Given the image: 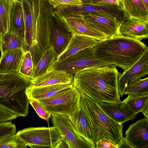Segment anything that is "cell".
<instances>
[{
	"label": "cell",
	"mask_w": 148,
	"mask_h": 148,
	"mask_svg": "<svg viewBox=\"0 0 148 148\" xmlns=\"http://www.w3.org/2000/svg\"><path fill=\"white\" fill-rule=\"evenodd\" d=\"M23 9L25 24L24 45L27 51L40 58L50 46L51 24L54 8L47 0H19Z\"/></svg>",
	"instance_id": "6da1fadb"
},
{
	"label": "cell",
	"mask_w": 148,
	"mask_h": 148,
	"mask_svg": "<svg viewBox=\"0 0 148 148\" xmlns=\"http://www.w3.org/2000/svg\"><path fill=\"white\" fill-rule=\"evenodd\" d=\"M114 66L86 69L73 75V86L98 103L121 101L118 80L120 73Z\"/></svg>",
	"instance_id": "7a4b0ae2"
},
{
	"label": "cell",
	"mask_w": 148,
	"mask_h": 148,
	"mask_svg": "<svg viewBox=\"0 0 148 148\" xmlns=\"http://www.w3.org/2000/svg\"><path fill=\"white\" fill-rule=\"evenodd\" d=\"M93 49L97 58L110 65L121 68L124 72L132 66L148 48L141 41L116 36L98 41Z\"/></svg>",
	"instance_id": "3957f363"
},
{
	"label": "cell",
	"mask_w": 148,
	"mask_h": 148,
	"mask_svg": "<svg viewBox=\"0 0 148 148\" xmlns=\"http://www.w3.org/2000/svg\"><path fill=\"white\" fill-rule=\"evenodd\" d=\"M79 92L80 107L91 131L95 144L99 140L106 139L116 145L123 136V124L106 114L98 103L85 94Z\"/></svg>",
	"instance_id": "277c9868"
},
{
	"label": "cell",
	"mask_w": 148,
	"mask_h": 148,
	"mask_svg": "<svg viewBox=\"0 0 148 148\" xmlns=\"http://www.w3.org/2000/svg\"><path fill=\"white\" fill-rule=\"evenodd\" d=\"M31 79L18 72L0 73V106L19 116L29 113V99L27 88Z\"/></svg>",
	"instance_id": "5b68a950"
},
{
	"label": "cell",
	"mask_w": 148,
	"mask_h": 148,
	"mask_svg": "<svg viewBox=\"0 0 148 148\" xmlns=\"http://www.w3.org/2000/svg\"><path fill=\"white\" fill-rule=\"evenodd\" d=\"M109 66L113 65L98 59L95 55L93 48L88 47L60 62L55 61L50 70L63 72L74 75L77 73L86 69Z\"/></svg>",
	"instance_id": "8992f818"
},
{
	"label": "cell",
	"mask_w": 148,
	"mask_h": 148,
	"mask_svg": "<svg viewBox=\"0 0 148 148\" xmlns=\"http://www.w3.org/2000/svg\"><path fill=\"white\" fill-rule=\"evenodd\" d=\"M80 93L74 86L55 95L37 100L51 114L69 116L80 108Z\"/></svg>",
	"instance_id": "52a82bcc"
},
{
	"label": "cell",
	"mask_w": 148,
	"mask_h": 148,
	"mask_svg": "<svg viewBox=\"0 0 148 148\" xmlns=\"http://www.w3.org/2000/svg\"><path fill=\"white\" fill-rule=\"evenodd\" d=\"M16 134L32 148H57L61 139L58 129L54 126L25 128Z\"/></svg>",
	"instance_id": "ba28073f"
},
{
	"label": "cell",
	"mask_w": 148,
	"mask_h": 148,
	"mask_svg": "<svg viewBox=\"0 0 148 148\" xmlns=\"http://www.w3.org/2000/svg\"><path fill=\"white\" fill-rule=\"evenodd\" d=\"M53 126L58 130L60 136L66 142L69 148H95L96 145L80 135L77 132L70 116L51 114Z\"/></svg>",
	"instance_id": "9c48e42d"
},
{
	"label": "cell",
	"mask_w": 148,
	"mask_h": 148,
	"mask_svg": "<svg viewBox=\"0 0 148 148\" xmlns=\"http://www.w3.org/2000/svg\"><path fill=\"white\" fill-rule=\"evenodd\" d=\"M77 17L81 18L92 27L108 38L120 36L119 29L122 21L111 14L95 12L78 15Z\"/></svg>",
	"instance_id": "30bf717a"
},
{
	"label": "cell",
	"mask_w": 148,
	"mask_h": 148,
	"mask_svg": "<svg viewBox=\"0 0 148 148\" xmlns=\"http://www.w3.org/2000/svg\"><path fill=\"white\" fill-rule=\"evenodd\" d=\"M59 13L63 17H76L78 15L95 12H103L116 17L122 21L127 17L124 11L119 6L90 4L83 3L81 5L60 7Z\"/></svg>",
	"instance_id": "8fae6325"
},
{
	"label": "cell",
	"mask_w": 148,
	"mask_h": 148,
	"mask_svg": "<svg viewBox=\"0 0 148 148\" xmlns=\"http://www.w3.org/2000/svg\"><path fill=\"white\" fill-rule=\"evenodd\" d=\"M148 74V49L129 69L122 73H120L118 80L120 97L124 95L127 86L135 81L141 79Z\"/></svg>",
	"instance_id": "7c38bea8"
},
{
	"label": "cell",
	"mask_w": 148,
	"mask_h": 148,
	"mask_svg": "<svg viewBox=\"0 0 148 148\" xmlns=\"http://www.w3.org/2000/svg\"><path fill=\"white\" fill-rule=\"evenodd\" d=\"M73 36L54 11L51 24L50 46L53 48L57 57L64 50Z\"/></svg>",
	"instance_id": "4fadbf2b"
},
{
	"label": "cell",
	"mask_w": 148,
	"mask_h": 148,
	"mask_svg": "<svg viewBox=\"0 0 148 148\" xmlns=\"http://www.w3.org/2000/svg\"><path fill=\"white\" fill-rule=\"evenodd\" d=\"M120 36L141 41L148 38V16L142 18L128 17L120 25Z\"/></svg>",
	"instance_id": "5bb4252c"
},
{
	"label": "cell",
	"mask_w": 148,
	"mask_h": 148,
	"mask_svg": "<svg viewBox=\"0 0 148 148\" xmlns=\"http://www.w3.org/2000/svg\"><path fill=\"white\" fill-rule=\"evenodd\" d=\"M125 138L133 148L148 147V119H141L129 125Z\"/></svg>",
	"instance_id": "9a60e30c"
},
{
	"label": "cell",
	"mask_w": 148,
	"mask_h": 148,
	"mask_svg": "<svg viewBox=\"0 0 148 148\" xmlns=\"http://www.w3.org/2000/svg\"><path fill=\"white\" fill-rule=\"evenodd\" d=\"M59 17L63 22L73 35L87 36L98 41L108 38L104 34L92 27L80 17Z\"/></svg>",
	"instance_id": "2e32d148"
},
{
	"label": "cell",
	"mask_w": 148,
	"mask_h": 148,
	"mask_svg": "<svg viewBox=\"0 0 148 148\" xmlns=\"http://www.w3.org/2000/svg\"><path fill=\"white\" fill-rule=\"evenodd\" d=\"M98 41L92 37L83 35H73L67 46L57 58L55 61L60 62L79 51L88 47L93 48Z\"/></svg>",
	"instance_id": "e0dca14e"
},
{
	"label": "cell",
	"mask_w": 148,
	"mask_h": 148,
	"mask_svg": "<svg viewBox=\"0 0 148 148\" xmlns=\"http://www.w3.org/2000/svg\"><path fill=\"white\" fill-rule=\"evenodd\" d=\"M98 105L112 119L122 124L134 119L138 114L123 108L121 101L116 102H102L99 103Z\"/></svg>",
	"instance_id": "ac0fdd59"
},
{
	"label": "cell",
	"mask_w": 148,
	"mask_h": 148,
	"mask_svg": "<svg viewBox=\"0 0 148 148\" xmlns=\"http://www.w3.org/2000/svg\"><path fill=\"white\" fill-rule=\"evenodd\" d=\"M73 86V82L69 83L38 87L33 86L32 84L27 88L26 93L29 99L38 100L55 95Z\"/></svg>",
	"instance_id": "d6986e66"
},
{
	"label": "cell",
	"mask_w": 148,
	"mask_h": 148,
	"mask_svg": "<svg viewBox=\"0 0 148 148\" xmlns=\"http://www.w3.org/2000/svg\"><path fill=\"white\" fill-rule=\"evenodd\" d=\"M25 51L22 48L5 52L0 58V73L18 72Z\"/></svg>",
	"instance_id": "ffe728a7"
},
{
	"label": "cell",
	"mask_w": 148,
	"mask_h": 148,
	"mask_svg": "<svg viewBox=\"0 0 148 148\" xmlns=\"http://www.w3.org/2000/svg\"><path fill=\"white\" fill-rule=\"evenodd\" d=\"M73 80L72 75L51 70L43 75L31 79V82L32 86L38 87L71 83Z\"/></svg>",
	"instance_id": "44dd1931"
},
{
	"label": "cell",
	"mask_w": 148,
	"mask_h": 148,
	"mask_svg": "<svg viewBox=\"0 0 148 148\" xmlns=\"http://www.w3.org/2000/svg\"><path fill=\"white\" fill-rule=\"evenodd\" d=\"M9 32L15 33L24 40L25 24L22 5L19 0H15L12 3Z\"/></svg>",
	"instance_id": "7402d4cb"
},
{
	"label": "cell",
	"mask_w": 148,
	"mask_h": 148,
	"mask_svg": "<svg viewBox=\"0 0 148 148\" xmlns=\"http://www.w3.org/2000/svg\"><path fill=\"white\" fill-rule=\"evenodd\" d=\"M119 7L124 11L127 18L148 16V10L143 0H122Z\"/></svg>",
	"instance_id": "603a6c76"
},
{
	"label": "cell",
	"mask_w": 148,
	"mask_h": 148,
	"mask_svg": "<svg viewBox=\"0 0 148 148\" xmlns=\"http://www.w3.org/2000/svg\"><path fill=\"white\" fill-rule=\"evenodd\" d=\"M57 56L51 46L43 52L34 69L31 79H34L46 74L50 70Z\"/></svg>",
	"instance_id": "cb8c5ba5"
},
{
	"label": "cell",
	"mask_w": 148,
	"mask_h": 148,
	"mask_svg": "<svg viewBox=\"0 0 148 148\" xmlns=\"http://www.w3.org/2000/svg\"><path fill=\"white\" fill-rule=\"evenodd\" d=\"M70 117L77 133L90 142L95 144L91 131L80 107L79 110L70 116Z\"/></svg>",
	"instance_id": "d4e9b609"
},
{
	"label": "cell",
	"mask_w": 148,
	"mask_h": 148,
	"mask_svg": "<svg viewBox=\"0 0 148 148\" xmlns=\"http://www.w3.org/2000/svg\"><path fill=\"white\" fill-rule=\"evenodd\" d=\"M121 102L122 107L125 109L137 114L143 113L148 108V94L136 96L128 95Z\"/></svg>",
	"instance_id": "484cf974"
},
{
	"label": "cell",
	"mask_w": 148,
	"mask_h": 148,
	"mask_svg": "<svg viewBox=\"0 0 148 148\" xmlns=\"http://www.w3.org/2000/svg\"><path fill=\"white\" fill-rule=\"evenodd\" d=\"M24 45L23 40L14 33L8 32L1 36V56L8 51L23 48Z\"/></svg>",
	"instance_id": "4316f807"
},
{
	"label": "cell",
	"mask_w": 148,
	"mask_h": 148,
	"mask_svg": "<svg viewBox=\"0 0 148 148\" xmlns=\"http://www.w3.org/2000/svg\"><path fill=\"white\" fill-rule=\"evenodd\" d=\"M148 94V77L137 80L126 88L124 95L136 96Z\"/></svg>",
	"instance_id": "83f0119b"
},
{
	"label": "cell",
	"mask_w": 148,
	"mask_h": 148,
	"mask_svg": "<svg viewBox=\"0 0 148 148\" xmlns=\"http://www.w3.org/2000/svg\"><path fill=\"white\" fill-rule=\"evenodd\" d=\"M34 70V66L31 53L29 51H25L18 73L31 79Z\"/></svg>",
	"instance_id": "f1b7e54d"
},
{
	"label": "cell",
	"mask_w": 148,
	"mask_h": 148,
	"mask_svg": "<svg viewBox=\"0 0 148 148\" xmlns=\"http://www.w3.org/2000/svg\"><path fill=\"white\" fill-rule=\"evenodd\" d=\"M27 144L16 134L8 135L0 138V148H26Z\"/></svg>",
	"instance_id": "f546056e"
},
{
	"label": "cell",
	"mask_w": 148,
	"mask_h": 148,
	"mask_svg": "<svg viewBox=\"0 0 148 148\" xmlns=\"http://www.w3.org/2000/svg\"><path fill=\"white\" fill-rule=\"evenodd\" d=\"M12 3H10L6 0H0V16L6 33L9 32V30Z\"/></svg>",
	"instance_id": "4dcf8cb0"
},
{
	"label": "cell",
	"mask_w": 148,
	"mask_h": 148,
	"mask_svg": "<svg viewBox=\"0 0 148 148\" xmlns=\"http://www.w3.org/2000/svg\"><path fill=\"white\" fill-rule=\"evenodd\" d=\"M29 103L40 118L48 120L51 117V114L40 103L36 100L29 99Z\"/></svg>",
	"instance_id": "1f68e13d"
},
{
	"label": "cell",
	"mask_w": 148,
	"mask_h": 148,
	"mask_svg": "<svg viewBox=\"0 0 148 148\" xmlns=\"http://www.w3.org/2000/svg\"><path fill=\"white\" fill-rule=\"evenodd\" d=\"M16 127L15 125L11 122L0 123V138L12 134H15Z\"/></svg>",
	"instance_id": "d6a6232c"
},
{
	"label": "cell",
	"mask_w": 148,
	"mask_h": 148,
	"mask_svg": "<svg viewBox=\"0 0 148 148\" xmlns=\"http://www.w3.org/2000/svg\"><path fill=\"white\" fill-rule=\"evenodd\" d=\"M54 8L63 6L81 5L83 4L82 0H47Z\"/></svg>",
	"instance_id": "836d02e7"
},
{
	"label": "cell",
	"mask_w": 148,
	"mask_h": 148,
	"mask_svg": "<svg viewBox=\"0 0 148 148\" xmlns=\"http://www.w3.org/2000/svg\"><path fill=\"white\" fill-rule=\"evenodd\" d=\"M18 117L10 111L0 106V123L11 122Z\"/></svg>",
	"instance_id": "e575fe53"
},
{
	"label": "cell",
	"mask_w": 148,
	"mask_h": 148,
	"mask_svg": "<svg viewBox=\"0 0 148 148\" xmlns=\"http://www.w3.org/2000/svg\"><path fill=\"white\" fill-rule=\"evenodd\" d=\"M96 146L97 148H117L116 145L106 139H102L99 140L96 143Z\"/></svg>",
	"instance_id": "d590c367"
},
{
	"label": "cell",
	"mask_w": 148,
	"mask_h": 148,
	"mask_svg": "<svg viewBox=\"0 0 148 148\" xmlns=\"http://www.w3.org/2000/svg\"><path fill=\"white\" fill-rule=\"evenodd\" d=\"M122 0H101L97 4L119 6Z\"/></svg>",
	"instance_id": "8d00e7d4"
},
{
	"label": "cell",
	"mask_w": 148,
	"mask_h": 148,
	"mask_svg": "<svg viewBox=\"0 0 148 148\" xmlns=\"http://www.w3.org/2000/svg\"><path fill=\"white\" fill-rule=\"evenodd\" d=\"M117 148H131L133 147L127 142L125 137L122 136L118 144L116 145Z\"/></svg>",
	"instance_id": "74e56055"
},
{
	"label": "cell",
	"mask_w": 148,
	"mask_h": 148,
	"mask_svg": "<svg viewBox=\"0 0 148 148\" xmlns=\"http://www.w3.org/2000/svg\"><path fill=\"white\" fill-rule=\"evenodd\" d=\"M6 33L0 16V35L1 36Z\"/></svg>",
	"instance_id": "f35d334b"
},
{
	"label": "cell",
	"mask_w": 148,
	"mask_h": 148,
	"mask_svg": "<svg viewBox=\"0 0 148 148\" xmlns=\"http://www.w3.org/2000/svg\"><path fill=\"white\" fill-rule=\"evenodd\" d=\"M101 0H82L83 3L90 4H97Z\"/></svg>",
	"instance_id": "ab89813d"
},
{
	"label": "cell",
	"mask_w": 148,
	"mask_h": 148,
	"mask_svg": "<svg viewBox=\"0 0 148 148\" xmlns=\"http://www.w3.org/2000/svg\"><path fill=\"white\" fill-rule=\"evenodd\" d=\"M146 8L148 9V0H143Z\"/></svg>",
	"instance_id": "60d3db41"
},
{
	"label": "cell",
	"mask_w": 148,
	"mask_h": 148,
	"mask_svg": "<svg viewBox=\"0 0 148 148\" xmlns=\"http://www.w3.org/2000/svg\"><path fill=\"white\" fill-rule=\"evenodd\" d=\"M7 1L10 3H12L15 0H6Z\"/></svg>",
	"instance_id": "b9f144b4"
},
{
	"label": "cell",
	"mask_w": 148,
	"mask_h": 148,
	"mask_svg": "<svg viewBox=\"0 0 148 148\" xmlns=\"http://www.w3.org/2000/svg\"><path fill=\"white\" fill-rule=\"evenodd\" d=\"M1 36L0 35V49L1 48Z\"/></svg>",
	"instance_id": "7bdbcfd3"
}]
</instances>
